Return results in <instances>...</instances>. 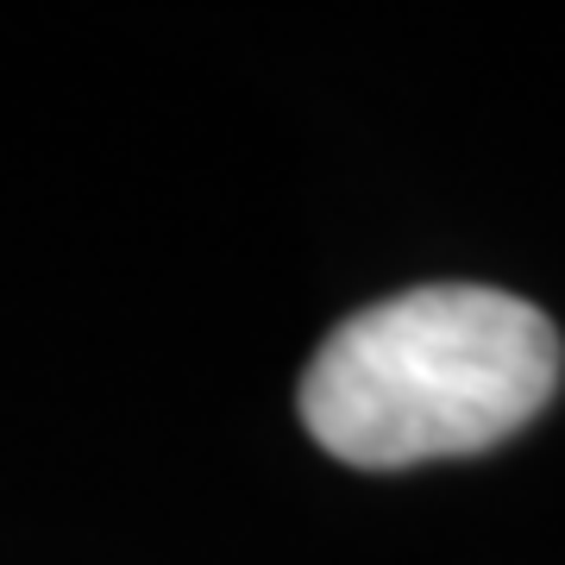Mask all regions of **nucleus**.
Returning a JSON list of instances; mask_svg holds the SVG:
<instances>
[{
  "label": "nucleus",
  "mask_w": 565,
  "mask_h": 565,
  "mask_svg": "<svg viewBox=\"0 0 565 565\" xmlns=\"http://www.w3.org/2000/svg\"><path fill=\"white\" fill-rule=\"evenodd\" d=\"M559 333L484 282H427L327 333L302 371V427L340 465L403 471L522 434L559 390Z\"/></svg>",
  "instance_id": "1"
}]
</instances>
